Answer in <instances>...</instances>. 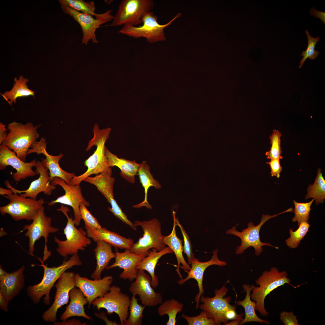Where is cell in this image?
I'll return each mask as SVG.
<instances>
[{
  "instance_id": "cell-4",
  "label": "cell",
  "mask_w": 325,
  "mask_h": 325,
  "mask_svg": "<svg viewBox=\"0 0 325 325\" xmlns=\"http://www.w3.org/2000/svg\"><path fill=\"white\" fill-rule=\"evenodd\" d=\"M287 276L286 271L280 272L277 268L273 267L269 271H264L255 280V283L258 286H255L252 289L250 294V298L255 302V311H258L261 315H268L265 306V300L268 295L285 284L292 285L290 283V280Z\"/></svg>"
},
{
  "instance_id": "cell-19",
  "label": "cell",
  "mask_w": 325,
  "mask_h": 325,
  "mask_svg": "<svg viewBox=\"0 0 325 325\" xmlns=\"http://www.w3.org/2000/svg\"><path fill=\"white\" fill-rule=\"evenodd\" d=\"M36 162V159L29 162H24L17 156L14 151L2 144L0 146V169L3 170L7 166H11L16 171L13 173L12 177L17 182L37 175L32 170V167H35Z\"/></svg>"
},
{
  "instance_id": "cell-7",
  "label": "cell",
  "mask_w": 325,
  "mask_h": 325,
  "mask_svg": "<svg viewBox=\"0 0 325 325\" xmlns=\"http://www.w3.org/2000/svg\"><path fill=\"white\" fill-rule=\"evenodd\" d=\"M291 211V209L289 208L283 212L273 215H263L261 221L258 225L255 226L252 222H249L247 224V228L242 230L241 232L237 231L235 226L227 230L226 232V234L233 235L239 237L241 240L240 245L237 246L236 249V254L243 253L246 249L250 247L254 249L255 254L257 256L259 255L263 252L262 246H267L276 249L279 248L269 243L262 242L260 239V231L262 226L269 219L280 214Z\"/></svg>"
},
{
  "instance_id": "cell-3",
  "label": "cell",
  "mask_w": 325,
  "mask_h": 325,
  "mask_svg": "<svg viewBox=\"0 0 325 325\" xmlns=\"http://www.w3.org/2000/svg\"><path fill=\"white\" fill-rule=\"evenodd\" d=\"M40 125L34 126L30 122L25 124L11 122L8 126L9 132L2 144L13 150L20 159L25 162L29 148L39 138L37 129Z\"/></svg>"
},
{
  "instance_id": "cell-31",
  "label": "cell",
  "mask_w": 325,
  "mask_h": 325,
  "mask_svg": "<svg viewBox=\"0 0 325 325\" xmlns=\"http://www.w3.org/2000/svg\"><path fill=\"white\" fill-rule=\"evenodd\" d=\"M176 225L173 222V225L171 234L167 236H164L163 239V243L168 246L175 254L177 262V267L176 270L177 274L180 279L182 277L179 270L181 264L185 271H189L191 266L185 260L183 254L184 251L183 246L182 244V240L180 239L177 236L175 227Z\"/></svg>"
},
{
  "instance_id": "cell-24",
  "label": "cell",
  "mask_w": 325,
  "mask_h": 325,
  "mask_svg": "<svg viewBox=\"0 0 325 325\" xmlns=\"http://www.w3.org/2000/svg\"><path fill=\"white\" fill-rule=\"evenodd\" d=\"M116 253L115 262L108 266L107 269L118 267L123 269L119 276L120 278L128 279L131 281L135 279L138 270V265L148 254H138L128 249L123 252L116 251Z\"/></svg>"
},
{
  "instance_id": "cell-34",
  "label": "cell",
  "mask_w": 325,
  "mask_h": 325,
  "mask_svg": "<svg viewBox=\"0 0 325 325\" xmlns=\"http://www.w3.org/2000/svg\"><path fill=\"white\" fill-rule=\"evenodd\" d=\"M59 2L61 5H65L78 11H81L83 13L94 16L96 18L104 19L110 18L113 19L114 16L111 13L112 10H109L102 14H97L95 12V6L93 1L86 2L83 0H59Z\"/></svg>"
},
{
  "instance_id": "cell-48",
  "label": "cell",
  "mask_w": 325,
  "mask_h": 325,
  "mask_svg": "<svg viewBox=\"0 0 325 325\" xmlns=\"http://www.w3.org/2000/svg\"><path fill=\"white\" fill-rule=\"evenodd\" d=\"M85 323H83L80 320L73 319L71 320H69L62 321L61 322L55 321L54 325H85Z\"/></svg>"
},
{
  "instance_id": "cell-52",
  "label": "cell",
  "mask_w": 325,
  "mask_h": 325,
  "mask_svg": "<svg viewBox=\"0 0 325 325\" xmlns=\"http://www.w3.org/2000/svg\"><path fill=\"white\" fill-rule=\"evenodd\" d=\"M5 125L2 122L0 123V144L1 145L5 140L8 134L5 127Z\"/></svg>"
},
{
  "instance_id": "cell-28",
  "label": "cell",
  "mask_w": 325,
  "mask_h": 325,
  "mask_svg": "<svg viewBox=\"0 0 325 325\" xmlns=\"http://www.w3.org/2000/svg\"><path fill=\"white\" fill-rule=\"evenodd\" d=\"M105 152L109 166L118 167L121 171L120 176L129 182L134 183L135 176L138 175L140 164L136 163L135 160L130 161L123 158H119L117 155L111 153L106 147Z\"/></svg>"
},
{
  "instance_id": "cell-27",
  "label": "cell",
  "mask_w": 325,
  "mask_h": 325,
  "mask_svg": "<svg viewBox=\"0 0 325 325\" xmlns=\"http://www.w3.org/2000/svg\"><path fill=\"white\" fill-rule=\"evenodd\" d=\"M69 296V304L61 315L60 320L64 321L75 316L82 317L89 320H92L85 312L84 306L88 303V301L81 291L75 287L70 290Z\"/></svg>"
},
{
  "instance_id": "cell-20",
  "label": "cell",
  "mask_w": 325,
  "mask_h": 325,
  "mask_svg": "<svg viewBox=\"0 0 325 325\" xmlns=\"http://www.w3.org/2000/svg\"><path fill=\"white\" fill-rule=\"evenodd\" d=\"M35 167V171L39 176L31 183L27 189L23 190H17L13 187L8 181L5 183L6 186L14 193H23L20 195L21 196L34 200H36L39 194L41 192L47 195H51L56 187L49 182L50 177L48 169L43 166L41 162L39 160L37 161Z\"/></svg>"
},
{
  "instance_id": "cell-33",
  "label": "cell",
  "mask_w": 325,
  "mask_h": 325,
  "mask_svg": "<svg viewBox=\"0 0 325 325\" xmlns=\"http://www.w3.org/2000/svg\"><path fill=\"white\" fill-rule=\"evenodd\" d=\"M254 287L255 286L253 285H250L246 284H245L242 286L243 289V291L246 292V295L245 298L243 300L237 301V305L241 306L244 308L245 317L240 322V325L252 322H258L262 324L270 323L269 321L262 319L258 317L255 312V302L254 301H251L250 296L251 292Z\"/></svg>"
},
{
  "instance_id": "cell-15",
  "label": "cell",
  "mask_w": 325,
  "mask_h": 325,
  "mask_svg": "<svg viewBox=\"0 0 325 325\" xmlns=\"http://www.w3.org/2000/svg\"><path fill=\"white\" fill-rule=\"evenodd\" d=\"M51 184L56 186L59 185L62 187L65 191V194L59 197L55 200L47 202L48 206H53L57 203L69 206L73 210L75 225H79L82 219L79 208L83 204L86 207L89 206V203L85 200L82 196L81 188L79 185H72L68 184L61 178H54L51 181Z\"/></svg>"
},
{
  "instance_id": "cell-43",
  "label": "cell",
  "mask_w": 325,
  "mask_h": 325,
  "mask_svg": "<svg viewBox=\"0 0 325 325\" xmlns=\"http://www.w3.org/2000/svg\"><path fill=\"white\" fill-rule=\"evenodd\" d=\"M175 212L174 211L173 212V217L174 222L176 226H178L181 231L184 240V245L183 246V252L187 255L188 263L191 264L194 258V254L193 252V247L190 237L184 227L179 223L178 218L175 217Z\"/></svg>"
},
{
  "instance_id": "cell-1",
  "label": "cell",
  "mask_w": 325,
  "mask_h": 325,
  "mask_svg": "<svg viewBox=\"0 0 325 325\" xmlns=\"http://www.w3.org/2000/svg\"><path fill=\"white\" fill-rule=\"evenodd\" d=\"M111 131L110 127L101 129L98 124L94 125L93 130L94 136L89 141L86 150H89L93 146H96V149L85 161L84 164L87 167L86 171L81 175L74 176L71 179L70 184L79 185L82 181L90 175L99 174L111 168L109 166L105 152V144Z\"/></svg>"
},
{
  "instance_id": "cell-47",
  "label": "cell",
  "mask_w": 325,
  "mask_h": 325,
  "mask_svg": "<svg viewBox=\"0 0 325 325\" xmlns=\"http://www.w3.org/2000/svg\"><path fill=\"white\" fill-rule=\"evenodd\" d=\"M266 163L270 165L271 169L270 173L271 176H275L279 178L282 168L280 163V159H271L270 162H266Z\"/></svg>"
},
{
  "instance_id": "cell-10",
  "label": "cell",
  "mask_w": 325,
  "mask_h": 325,
  "mask_svg": "<svg viewBox=\"0 0 325 325\" xmlns=\"http://www.w3.org/2000/svg\"><path fill=\"white\" fill-rule=\"evenodd\" d=\"M9 203L0 207V213L4 215L9 214L15 221L22 220H32L37 212L45 202L43 198L38 200L25 198L13 193L4 195Z\"/></svg>"
},
{
  "instance_id": "cell-12",
  "label": "cell",
  "mask_w": 325,
  "mask_h": 325,
  "mask_svg": "<svg viewBox=\"0 0 325 325\" xmlns=\"http://www.w3.org/2000/svg\"><path fill=\"white\" fill-rule=\"evenodd\" d=\"M135 223L138 227L141 226L143 231V237L136 243H133L129 250L138 254H148L149 249L155 248L160 251L166 247L163 243L164 236L161 232V224L157 219L148 221L135 220Z\"/></svg>"
},
{
  "instance_id": "cell-30",
  "label": "cell",
  "mask_w": 325,
  "mask_h": 325,
  "mask_svg": "<svg viewBox=\"0 0 325 325\" xmlns=\"http://www.w3.org/2000/svg\"><path fill=\"white\" fill-rule=\"evenodd\" d=\"M173 253L172 250L168 246L166 247L159 251L155 248H152V250L149 251L148 255L138 265V270L146 271L150 274L151 278V285L153 288H155L159 284L158 278L155 273V269L159 259L165 254Z\"/></svg>"
},
{
  "instance_id": "cell-39",
  "label": "cell",
  "mask_w": 325,
  "mask_h": 325,
  "mask_svg": "<svg viewBox=\"0 0 325 325\" xmlns=\"http://www.w3.org/2000/svg\"><path fill=\"white\" fill-rule=\"evenodd\" d=\"M299 226L295 231L292 229H289L290 237L285 240L286 245L290 248L295 249L298 246L300 241L308 231L310 225L308 222H303Z\"/></svg>"
},
{
  "instance_id": "cell-40",
  "label": "cell",
  "mask_w": 325,
  "mask_h": 325,
  "mask_svg": "<svg viewBox=\"0 0 325 325\" xmlns=\"http://www.w3.org/2000/svg\"><path fill=\"white\" fill-rule=\"evenodd\" d=\"M314 200L313 198L310 201L307 203H299L294 200L295 207L293 212L295 213V216L292 218V221H297L298 226L302 222H308L311 209V207Z\"/></svg>"
},
{
  "instance_id": "cell-22",
  "label": "cell",
  "mask_w": 325,
  "mask_h": 325,
  "mask_svg": "<svg viewBox=\"0 0 325 325\" xmlns=\"http://www.w3.org/2000/svg\"><path fill=\"white\" fill-rule=\"evenodd\" d=\"M218 249L214 250L210 260L206 262H199L197 258L195 257L191 263L190 270L189 271H185L187 273V276L184 279H180L178 281V283L180 285H183L191 279H194L197 281L199 288V292L194 299L195 302L196 303V308L197 309L199 308L200 297L204 292L203 285V276L206 269L209 266L213 265L221 267L227 265L226 261L219 259L218 256Z\"/></svg>"
},
{
  "instance_id": "cell-5",
  "label": "cell",
  "mask_w": 325,
  "mask_h": 325,
  "mask_svg": "<svg viewBox=\"0 0 325 325\" xmlns=\"http://www.w3.org/2000/svg\"><path fill=\"white\" fill-rule=\"evenodd\" d=\"M57 209L65 215L67 221L63 231L66 240L62 241L56 237L54 238V241L58 246L56 251L63 257L78 254L79 250H84L85 247L91 244V240L87 237L86 231L82 228L78 229L75 227L74 220L71 216L70 217L67 214V212L70 211L67 207L62 204L60 208Z\"/></svg>"
},
{
  "instance_id": "cell-49",
  "label": "cell",
  "mask_w": 325,
  "mask_h": 325,
  "mask_svg": "<svg viewBox=\"0 0 325 325\" xmlns=\"http://www.w3.org/2000/svg\"><path fill=\"white\" fill-rule=\"evenodd\" d=\"M309 14L313 16L319 18L325 24V12L317 10L315 8L313 7L311 8L309 11Z\"/></svg>"
},
{
  "instance_id": "cell-37",
  "label": "cell",
  "mask_w": 325,
  "mask_h": 325,
  "mask_svg": "<svg viewBox=\"0 0 325 325\" xmlns=\"http://www.w3.org/2000/svg\"><path fill=\"white\" fill-rule=\"evenodd\" d=\"M320 168L317 169V175L312 185H310L307 190L305 200L312 198L315 200L316 205L323 203L325 198V181Z\"/></svg>"
},
{
  "instance_id": "cell-51",
  "label": "cell",
  "mask_w": 325,
  "mask_h": 325,
  "mask_svg": "<svg viewBox=\"0 0 325 325\" xmlns=\"http://www.w3.org/2000/svg\"><path fill=\"white\" fill-rule=\"evenodd\" d=\"M94 315L103 320L105 322L107 325H120V324H118L115 321L112 322L110 321L107 318L106 313L103 311L99 313H95L94 314Z\"/></svg>"
},
{
  "instance_id": "cell-44",
  "label": "cell",
  "mask_w": 325,
  "mask_h": 325,
  "mask_svg": "<svg viewBox=\"0 0 325 325\" xmlns=\"http://www.w3.org/2000/svg\"><path fill=\"white\" fill-rule=\"evenodd\" d=\"M181 317L185 320L189 325H216L215 320L208 317L206 312L204 311H201L198 315L190 317L184 314Z\"/></svg>"
},
{
  "instance_id": "cell-29",
  "label": "cell",
  "mask_w": 325,
  "mask_h": 325,
  "mask_svg": "<svg viewBox=\"0 0 325 325\" xmlns=\"http://www.w3.org/2000/svg\"><path fill=\"white\" fill-rule=\"evenodd\" d=\"M96 243L94 251L97 265L91 276L94 280H99L101 278L102 272L105 269H107L110 260L115 258L116 255L112 251V246L110 244L101 241H98Z\"/></svg>"
},
{
  "instance_id": "cell-26",
  "label": "cell",
  "mask_w": 325,
  "mask_h": 325,
  "mask_svg": "<svg viewBox=\"0 0 325 325\" xmlns=\"http://www.w3.org/2000/svg\"><path fill=\"white\" fill-rule=\"evenodd\" d=\"M25 268V266H22L18 269L8 273L0 279V292L9 302L12 300L24 287Z\"/></svg>"
},
{
  "instance_id": "cell-14",
  "label": "cell",
  "mask_w": 325,
  "mask_h": 325,
  "mask_svg": "<svg viewBox=\"0 0 325 325\" xmlns=\"http://www.w3.org/2000/svg\"><path fill=\"white\" fill-rule=\"evenodd\" d=\"M228 289L224 285L219 289L214 290L215 296L212 297H205L203 295L200 297L199 308L206 312L208 317L213 319L217 325L221 323L224 325L228 322L225 318V314L229 309L236 307L230 303L231 298L230 296L225 297Z\"/></svg>"
},
{
  "instance_id": "cell-32",
  "label": "cell",
  "mask_w": 325,
  "mask_h": 325,
  "mask_svg": "<svg viewBox=\"0 0 325 325\" xmlns=\"http://www.w3.org/2000/svg\"><path fill=\"white\" fill-rule=\"evenodd\" d=\"M140 182L144 190L145 197L144 200L137 205H134L133 207L135 208H139L145 206L147 208L152 209V206L147 201V191L151 186L154 187L158 189L161 188V185L159 182L156 180L153 177L150 171V168L147 162L143 161L140 164L138 172Z\"/></svg>"
},
{
  "instance_id": "cell-16",
  "label": "cell",
  "mask_w": 325,
  "mask_h": 325,
  "mask_svg": "<svg viewBox=\"0 0 325 325\" xmlns=\"http://www.w3.org/2000/svg\"><path fill=\"white\" fill-rule=\"evenodd\" d=\"M75 274L73 272L65 271L58 279L55 285L56 292L54 301L51 306L43 313L42 316L45 321L55 322L58 309L62 306L68 304L70 292L76 286Z\"/></svg>"
},
{
  "instance_id": "cell-8",
  "label": "cell",
  "mask_w": 325,
  "mask_h": 325,
  "mask_svg": "<svg viewBox=\"0 0 325 325\" xmlns=\"http://www.w3.org/2000/svg\"><path fill=\"white\" fill-rule=\"evenodd\" d=\"M52 219L47 216L45 213L44 207L43 206L37 212L32 222L29 224L25 225L23 229L20 232L27 230L24 235L29 239V252L30 255H33L35 250V244L36 241L43 237L45 239L44 255L42 260L44 262L51 253L48 249L47 243L49 234L57 232L58 229L51 225Z\"/></svg>"
},
{
  "instance_id": "cell-6",
  "label": "cell",
  "mask_w": 325,
  "mask_h": 325,
  "mask_svg": "<svg viewBox=\"0 0 325 325\" xmlns=\"http://www.w3.org/2000/svg\"><path fill=\"white\" fill-rule=\"evenodd\" d=\"M179 16L178 14L167 23L161 25L157 22V16L151 11L143 16L142 25L137 26L127 24L123 26L119 33L134 38H144L150 43L164 41L166 39L164 29Z\"/></svg>"
},
{
  "instance_id": "cell-9",
  "label": "cell",
  "mask_w": 325,
  "mask_h": 325,
  "mask_svg": "<svg viewBox=\"0 0 325 325\" xmlns=\"http://www.w3.org/2000/svg\"><path fill=\"white\" fill-rule=\"evenodd\" d=\"M154 5L152 0H122L110 26L129 24L136 26L142 23L143 16L151 11Z\"/></svg>"
},
{
  "instance_id": "cell-21",
  "label": "cell",
  "mask_w": 325,
  "mask_h": 325,
  "mask_svg": "<svg viewBox=\"0 0 325 325\" xmlns=\"http://www.w3.org/2000/svg\"><path fill=\"white\" fill-rule=\"evenodd\" d=\"M61 5L63 11L73 17L80 25L83 34L82 43L86 45L90 40L94 43H98L96 30L100 25L113 20L110 18L95 19L91 15L80 12L69 6Z\"/></svg>"
},
{
  "instance_id": "cell-13",
  "label": "cell",
  "mask_w": 325,
  "mask_h": 325,
  "mask_svg": "<svg viewBox=\"0 0 325 325\" xmlns=\"http://www.w3.org/2000/svg\"><path fill=\"white\" fill-rule=\"evenodd\" d=\"M112 173L111 168L94 177L88 176L84 181L95 185L110 204L111 207L108 208V210L118 219L135 230L137 229L135 224L128 219L127 216L123 212L114 199L113 189L115 178L111 176Z\"/></svg>"
},
{
  "instance_id": "cell-17",
  "label": "cell",
  "mask_w": 325,
  "mask_h": 325,
  "mask_svg": "<svg viewBox=\"0 0 325 325\" xmlns=\"http://www.w3.org/2000/svg\"><path fill=\"white\" fill-rule=\"evenodd\" d=\"M46 138H41L39 141H37L32 145L31 148L29 149L28 151L27 155L36 153L38 155L43 154L45 156V159H42L41 162L43 166L49 171L50 183L54 178L58 177L62 178L69 184L71 179L76 176L75 175L74 173L67 172L60 168L59 162L63 156V154L60 153L57 156L49 155L46 150Z\"/></svg>"
},
{
  "instance_id": "cell-41",
  "label": "cell",
  "mask_w": 325,
  "mask_h": 325,
  "mask_svg": "<svg viewBox=\"0 0 325 325\" xmlns=\"http://www.w3.org/2000/svg\"><path fill=\"white\" fill-rule=\"evenodd\" d=\"M281 133L279 130L274 129L273 131L270 138L271 147L270 150L265 153L267 159H283L281 147Z\"/></svg>"
},
{
  "instance_id": "cell-36",
  "label": "cell",
  "mask_w": 325,
  "mask_h": 325,
  "mask_svg": "<svg viewBox=\"0 0 325 325\" xmlns=\"http://www.w3.org/2000/svg\"><path fill=\"white\" fill-rule=\"evenodd\" d=\"M160 304L157 309L158 315L160 317L168 315V320L166 325H175L177 315L182 311L183 304L176 299H171L165 301Z\"/></svg>"
},
{
  "instance_id": "cell-45",
  "label": "cell",
  "mask_w": 325,
  "mask_h": 325,
  "mask_svg": "<svg viewBox=\"0 0 325 325\" xmlns=\"http://www.w3.org/2000/svg\"><path fill=\"white\" fill-rule=\"evenodd\" d=\"M86 207L85 205L82 204L79 208L81 218L84 220L85 226L94 229L101 228V227L97 219L91 214Z\"/></svg>"
},
{
  "instance_id": "cell-42",
  "label": "cell",
  "mask_w": 325,
  "mask_h": 325,
  "mask_svg": "<svg viewBox=\"0 0 325 325\" xmlns=\"http://www.w3.org/2000/svg\"><path fill=\"white\" fill-rule=\"evenodd\" d=\"M307 36L308 40V45L306 50L303 51L302 53V55L303 57L300 62V65L299 67L301 68L307 58L311 60L315 59L319 54V52L315 50V45L317 42L320 41V38L319 36L316 38H314L311 36L308 30L305 31Z\"/></svg>"
},
{
  "instance_id": "cell-35",
  "label": "cell",
  "mask_w": 325,
  "mask_h": 325,
  "mask_svg": "<svg viewBox=\"0 0 325 325\" xmlns=\"http://www.w3.org/2000/svg\"><path fill=\"white\" fill-rule=\"evenodd\" d=\"M14 81L15 83H13V86L11 90L1 94L4 98L11 105L13 103H16L17 99L19 97L32 96L34 98L35 92L29 89L27 85L29 82L28 79L20 76L18 79L15 77Z\"/></svg>"
},
{
  "instance_id": "cell-53",
  "label": "cell",
  "mask_w": 325,
  "mask_h": 325,
  "mask_svg": "<svg viewBox=\"0 0 325 325\" xmlns=\"http://www.w3.org/2000/svg\"><path fill=\"white\" fill-rule=\"evenodd\" d=\"M13 193L12 191L10 189H7L0 187V194L1 195H8Z\"/></svg>"
},
{
  "instance_id": "cell-50",
  "label": "cell",
  "mask_w": 325,
  "mask_h": 325,
  "mask_svg": "<svg viewBox=\"0 0 325 325\" xmlns=\"http://www.w3.org/2000/svg\"><path fill=\"white\" fill-rule=\"evenodd\" d=\"M9 301L8 299L0 292V308L5 312L8 311V305Z\"/></svg>"
},
{
  "instance_id": "cell-18",
  "label": "cell",
  "mask_w": 325,
  "mask_h": 325,
  "mask_svg": "<svg viewBox=\"0 0 325 325\" xmlns=\"http://www.w3.org/2000/svg\"><path fill=\"white\" fill-rule=\"evenodd\" d=\"M151 283L150 276L144 270H138L135 280L129 288L133 295L138 296L141 305L146 306H155L162 302L161 295L155 291Z\"/></svg>"
},
{
  "instance_id": "cell-2",
  "label": "cell",
  "mask_w": 325,
  "mask_h": 325,
  "mask_svg": "<svg viewBox=\"0 0 325 325\" xmlns=\"http://www.w3.org/2000/svg\"><path fill=\"white\" fill-rule=\"evenodd\" d=\"M39 259L42 263L40 266H42L44 269L43 278L39 283L29 286L27 288V292L31 300L36 304L39 303L41 298L45 296L44 303L48 305L50 303V291L56 281L67 270L74 266L81 265L82 262L78 254L72 255L67 260H64L57 267H49L47 265H44L40 259Z\"/></svg>"
},
{
  "instance_id": "cell-38",
  "label": "cell",
  "mask_w": 325,
  "mask_h": 325,
  "mask_svg": "<svg viewBox=\"0 0 325 325\" xmlns=\"http://www.w3.org/2000/svg\"><path fill=\"white\" fill-rule=\"evenodd\" d=\"M131 299L129 315L124 325H141L146 306L139 304L135 296L132 295Z\"/></svg>"
},
{
  "instance_id": "cell-23",
  "label": "cell",
  "mask_w": 325,
  "mask_h": 325,
  "mask_svg": "<svg viewBox=\"0 0 325 325\" xmlns=\"http://www.w3.org/2000/svg\"><path fill=\"white\" fill-rule=\"evenodd\" d=\"M74 277L76 286L88 299V308L96 299L103 296L110 291L113 279L112 276L109 275L99 280H92L82 277L78 273L75 274Z\"/></svg>"
},
{
  "instance_id": "cell-25",
  "label": "cell",
  "mask_w": 325,
  "mask_h": 325,
  "mask_svg": "<svg viewBox=\"0 0 325 325\" xmlns=\"http://www.w3.org/2000/svg\"><path fill=\"white\" fill-rule=\"evenodd\" d=\"M87 236L94 242L101 241L108 243L115 248L130 249L134 243L133 240L121 236L119 234L105 228L94 229L85 226Z\"/></svg>"
},
{
  "instance_id": "cell-11",
  "label": "cell",
  "mask_w": 325,
  "mask_h": 325,
  "mask_svg": "<svg viewBox=\"0 0 325 325\" xmlns=\"http://www.w3.org/2000/svg\"><path fill=\"white\" fill-rule=\"evenodd\" d=\"M131 300L128 295L121 291L120 287L113 285L109 292L96 299L92 304L98 311L101 308H105L108 315L115 313L118 316L120 325H124L129 316Z\"/></svg>"
},
{
  "instance_id": "cell-46",
  "label": "cell",
  "mask_w": 325,
  "mask_h": 325,
  "mask_svg": "<svg viewBox=\"0 0 325 325\" xmlns=\"http://www.w3.org/2000/svg\"><path fill=\"white\" fill-rule=\"evenodd\" d=\"M280 319L285 325H300L296 316L292 311H282L280 313Z\"/></svg>"
},
{
  "instance_id": "cell-54",
  "label": "cell",
  "mask_w": 325,
  "mask_h": 325,
  "mask_svg": "<svg viewBox=\"0 0 325 325\" xmlns=\"http://www.w3.org/2000/svg\"><path fill=\"white\" fill-rule=\"evenodd\" d=\"M8 273L5 271L2 268L1 265L0 266V279L2 278L5 276Z\"/></svg>"
},
{
  "instance_id": "cell-55",
  "label": "cell",
  "mask_w": 325,
  "mask_h": 325,
  "mask_svg": "<svg viewBox=\"0 0 325 325\" xmlns=\"http://www.w3.org/2000/svg\"><path fill=\"white\" fill-rule=\"evenodd\" d=\"M241 321L238 320H234V321L229 323H228L225 325H239Z\"/></svg>"
}]
</instances>
